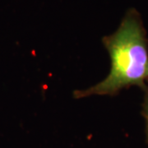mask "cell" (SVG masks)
Wrapping results in <instances>:
<instances>
[{"instance_id": "obj_3", "label": "cell", "mask_w": 148, "mask_h": 148, "mask_svg": "<svg viewBox=\"0 0 148 148\" xmlns=\"http://www.w3.org/2000/svg\"><path fill=\"white\" fill-rule=\"evenodd\" d=\"M146 120H147V139L148 143V117L146 118Z\"/></svg>"}, {"instance_id": "obj_2", "label": "cell", "mask_w": 148, "mask_h": 148, "mask_svg": "<svg viewBox=\"0 0 148 148\" xmlns=\"http://www.w3.org/2000/svg\"><path fill=\"white\" fill-rule=\"evenodd\" d=\"M146 92L147 94H146L145 101H144L143 106V115L145 117V119L148 117V89Z\"/></svg>"}, {"instance_id": "obj_1", "label": "cell", "mask_w": 148, "mask_h": 148, "mask_svg": "<svg viewBox=\"0 0 148 148\" xmlns=\"http://www.w3.org/2000/svg\"><path fill=\"white\" fill-rule=\"evenodd\" d=\"M111 60L110 71L103 81L88 89L77 90V99L91 95H114L138 86L148 89V39L141 14L129 8L115 32L102 40Z\"/></svg>"}]
</instances>
